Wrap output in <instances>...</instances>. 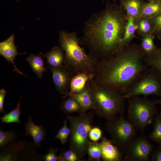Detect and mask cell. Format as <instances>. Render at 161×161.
I'll return each instance as SVG.
<instances>
[{"label":"cell","mask_w":161,"mask_h":161,"mask_svg":"<svg viewBox=\"0 0 161 161\" xmlns=\"http://www.w3.org/2000/svg\"><path fill=\"white\" fill-rule=\"evenodd\" d=\"M127 21L125 10L116 2L91 16L85 23L81 43L99 61L109 59L124 47L122 43Z\"/></svg>","instance_id":"1"},{"label":"cell","mask_w":161,"mask_h":161,"mask_svg":"<svg viewBox=\"0 0 161 161\" xmlns=\"http://www.w3.org/2000/svg\"><path fill=\"white\" fill-rule=\"evenodd\" d=\"M145 56L139 45H126L112 58L99 61L93 80L98 85L114 88L124 95L148 67L144 62Z\"/></svg>","instance_id":"2"},{"label":"cell","mask_w":161,"mask_h":161,"mask_svg":"<svg viewBox=\"0 0 161 161\" xmlns=\"http://www.w3.org/2000/svg\"><path fill=\"white\" fill-rule=\"evenodd\" d=\"M59 34L60 46L65 54L64 64L75 75L85 73L95 75L99 61L80 46V40L76 32L61 30Z\"/></svg>","instance_id":"3"},{"label":"cell","mask_w":161,"mask_h":161,"mask_svg":"<svg viewBox=\"0 0 161 161\" xmlns=\"http://www.w3.org/2000/svg\"><path fill=\"white\" fill-rule=\"evenodd\" d=\"M88 82L93 103V110L97 115L109 121L124 113L126 98L123 94L114 88L98 85L93 79Z\"/></svg>","instance_id":"4"},{"label":"cell","mask_w":161,"mask_h":161,"mask_svg":"<svg viewBox=\"0 0 161 161\" xmlns=\"http://www.w3.org/2000/svg\"><path fill=\"white\" fill-rule=\"evenodd\" d=\"M94 113L92 112L79 113L76 116H67L71 130L69 147L81 159L84 157L91 141L89 139V133L92 128Z\"/></svg>","instance_id":"5"},{"label":"cell","mask_w":161,"mask_h":161,"mask_svg":"<svg viewBox=\"0 0 161 161\" xmlns=\"http://www.w3.org/2000/svg\"><path fill=\"white\" fill-rule=\"evenodd\" d=\"M128 120L136 130L143 133L145 128L154 121L157 114L154 101L146 97L134 96L128 99Z\"/></svg>","instance_id":"6"},{"label":"cell","mask_w":161,"mask_h":161,"mask_svg":"<svg viewBox=\"0 0 161 161\" xmlns=\"http://www.w3.org/2000/svg\"><path fill=\"white\" fill-rule=\"evenodd\" d=\"M151 95L161 97V76L153 67L148 66L137 76L124 96L128 99Z\"/></svg>","instance_id":"7"},{"label":"cell","mask_w":161,"mask_h":161,"mask_svg":"<svg viewBox=\"0 0 161 161\" xmlns=\"http://www.w3.org/2000/svg\"><path fill=\"white\" fill-rule=\"evenodd\" d=\"M105 128L111 141L123 152L136 134V130L129 120L125 119L123 113L107 121Z\"/></svg>","instance_id":"8"},{"label":"cell","mask_w":161,"mask_h":161,"mask_svg":"<svg viewBox=\"0 0 161 161\" xmlns=\"http://www.w3.org/2000/svg\"><path fill=\"white\" fill-rule=\"evenodd\" d=\"M153 147L146 137L140 136L135 138L124 153V161H148Z\"/></svg>","instance_id":"9"},{"label":"cell","mask_w":161,"mask_h":161,"mask_svg":"<svg viewBox=\"0 0 161 161\" xmlns=\"http://www.w3.org/2000/svg\"><path fill=\"white\" fill-rule=\"evenodd\" d=\"M49 69L56 90L61 95H66L69 92L71 80L76 75L65 64Z\"/></svg>","instance_id":"10"},{"label":"cell","mask_w":161,"mask_h":161,"mask_svg":"<svg viewBox=\"0 0 161 161\" xmlns=\"http://www.w3.org/2000/svg\"><path fill=\"white\" fill-rule=\"evenodd\" d=\"M17 48V47L14 43V35L12 34L7 39L0 42V55L4 57L9 63L10 62L13 64V71L27 76L18 69L14 63V60L18 55L25 54V53L18 52Z\"/></svg>","instance_id":"11"},{"label":"cell","mask_w":161,"mask_h":161,"mask_svg":"<svg viewBox=\"0 0 161 161\" xmlns=\"http://www.w3.org/2000/svg\"><path fill=\"white\" fill-rule=\"evenodd\" d=\"M101 152V158L104 161H122L123 152L121 151L111 140L102 137L99 143Z\"/></svg>","instance_id":"12"},{"label":"cell","mask_w":161,"mask_h":161,"mask_svg":"<svg viewBox=\"0 0 161 161\" xmlns=\"http://www.w3.org/2000/svg\"><path fill=\"white\" fill-rule=\"evenodd\" d=\"M69 96H71L77 101L81 107L83 113L86 112L90 109L93 110V103L88 81L82 90Z\"/></svg>","instance_id":"13"},{"label":"cell","mask_w":161,"mask_h":161,"mask_svg":"<svg viewBox=\"0 0 161 161\" xmlns=\"http://www.w3.org/2000/svg\"><path fill=\"white\" fill-rule=\"evenodd\" d=\"M144 0H120L119 4L125 10L127 17L137 21L140 17Z\"/></svg>","instance_id":"14"},{"label":"cell","mask_w":161,"mask_h":161,"mask_svg":"<svg viewBox=\"0 0 161 161\" xmlns=\"http://www.w3.org/2000/svg\"><path fill=\"white\" fill-rule=\"evenodd\" d=\"M47 59V67L49 68L58 67L64 64L65 54L64 50L60 46L53 47L50 51L43 55Z\"/></svg>","instance_id":"15"},{"label":"cell","mask_w":161,"mask_h":161,"mask_svg":"<svg viewBox=\"0 0 161 161\" xmlns=\"http://www.w3.org/2000/svg\"><path fill=\"white\" fill-rule=\"evenodd\" d=\"M26 135H30L33 139L34 145L41 147V142L44 139L46 131L42 125L37 126L33 122L32 117H29V120L25 124Z\"/></svg>","instance_id":"16"},{"label":"cell","mask_w":161,"mask_h":161,"mask_svg":"<svg viewBox=\"0 0 161 161\" xmlns=\"http://www.w3.org/2000/svg\"><path fill=\"white\" fill-rule=\"evenodd\" d=\"M94 76V74L85 73H81L75 75L71 81L69 92L67 94L62 97V99L82 90L88 81L93 79Z\"/></svg>","instance_id":"17"},{"label":"cell","mask_w":161,"mask_h":161,"mask_svg":"<svg viewBox=\"0 0 161 161\" xmlns=\"http://www.w3.org/2000/svg\"><path fill=\"white\" fill-rule=\"evenodd\" d=\"M42 54L41 52L37 55L31 54L26 58L33 72L39 78H41L43 74L47 71V68L44 66Z\"/></svg>","instance_id":"18"},{"label":"cell","mask_w":161,"mask_h":161,"mask_svg":"<svg viewBox=\"0 0 161 161\" xmlns=\"http://www.w3.org/2000/svg\"><path fill=\"white\" fill-rule=\"evenodd\" d=\"M137 29V21L131 17H128L124 33L122 39L123 47L129 44L132 40L137 37L135 35Z\"/></svg>","instance_id":"19"},{"label":"cell","mask_w":161,"mask_h":161,"mask_svg":"<svg viewBox=\"0 0 161 161\" xmlns=\"http://www.w3.org/2000/svg\"><path fill=\"white\" fill-rule=\"evenodd\" d=\"M63 99V100L61 103L60 108L65 114L83 113L78 103L71 96H69Z\"/></svg>","instance_id":"20"},{"label":"cell","mask_w":161,"mask_h":161,"mask_svg":"<svg viewBox=\"0 0 161 161\" xmlns=\"http://www.w3.org/2000/svg\"><path fill=\"white\" fill-rule=\"evenodd\" d=\"M137 24L136 32L139 36L143 37L150 34H154V27L151 19L141 17L137 21Z\"/></svg>","instance_id":"21"},{"label":"cell","mask_w":161,"mask_h":161,"mask_svg":"<svg viewBox=\"0 0 161 161\" xmlns=\"http://www.w3.org/2000/svg\"><path fill=\"white\" fill-rule=\"evenodd\" d=\"M160 13L161 2L157 1L146 2L143 7L141 17L151 19Z\"/></svg>","instance_id":"22"},{"label":"cell","mask_w":161,"mask_h":161,"mask_svg":"<svg viewBox=\"0 0 161 161\" xmlns=\"http://www.w3.org/2000/svg\"><path fill=\"white\" fill-rule=\"evenodd\" d=\"M154 35L150 34L143 37L140 47L145 56H149L154 53L158 47L154 42Z\"/></svg>","instance_id":"23"},{"label":"cell","mask_w":161,"mask_h":161,"mask_svg":"<svg viewBox=\"0 0 161 161\" xmlns=\"http://www.w3.org/2000/svg\"><path fill=\"white\" fill-rule=\"evenodd\" d=\"M144 61L148 66L153 67L161 76V48H158L152 55L145 56Z\"/></svg>","instance_id":"24"},{"label":"cell","mask_w":161,"mask_h":161,"mask_svg":"<svg viewBox=\"0 0 161 161\" xmlns=\"http://www.w3.org/2000/svg\"><path fill=\"white\" fill-rule=\"evenodd\" d=\"M21 97V96L16 107L15 109L0 117L1 123H21L19 116L21 114L20 107Z\"/></svg>","instance_id":"25"},{"label":"cell","mask_w":161,"mask_h":161,"mask_svg":"<svg viewBox=\"0 0 161 161\" xmlns=\"http://www.w3.org/2000/svg\"><path fill=\"white\" fill-rule=\"evenodd\" d=\"M154 121L153 129L149 138L161 146V117L159 114L156 116Z\"/></svg>","instance_id":"26"},{"label":"cell","mask_w":161,"mask_h":161,"mask_svg":"<svg viewBox=\"0 0 161 161\" xmlns=\"http://www.w3.org/2000/svg\"><path fill=\"white\" fill-rule=\"evenodd\" d=\"M89 161H99L101 158V152L99 143L91 142L88 147L87 152Z\"/></svg>","instance_id":"27"},{"label":"cell","mask_w":161,"mask_h":161,"mask_svg":"<svg viewBox=\"0 0 161 161\" xmlns=\"http://www.w3.org/2000/svg\"><path fill=\"white\" fill-rule=\"evenodd\" d=\"M68 120L67 119L64 120V126L58 130L55 137V139L59 140L63 145H65L71 133L70 128L67 126Z\"/></svg>","instance_id":"28"},{"label":"cell","mask_w":161,"mask_h":161,"mask_svg":"<svg viewBox=\"0 0 161 161\" xmlns=\"http://www.w3.org/2000/svg\"><path fill=\"white\" fill-rule=\"evenodd\" d=\"M17 136L14 131H0V146L2 147L14 141Z\"/></svg>","instance_id":"29"},{"label":"cell","mask_w":161,"mask_h":161,"mask_svg":"<svg viewBox=\"0 0 161 161\" xmlns=\"http://www.w3.org/2000/svg\"><path fill=\"white\" fill-rule=\"evenodd\" d=\"M60 161H80L81 159L72 149L64 151L59 155Z\"/></svg>","instance_id":"30"},{"label":"cell","mask_w":161,"mask_h":161,"mask_svg":"<svg viewBox=\"0 0 161 161\" xmlns=\"http://www.w3.org/2000/svg\"><path fill=\"white\" fill-rule=\"evenodd\" d=\"M102 131L100 128L97 127L92 128L89 133V138L93 142H97L102 138Z\"/></svg>","instance_id":"31"},{"label":"cell","mask_w":161,"mask_h":161,"mask_svg":"<svg viewBox=\"0 0 161 161\" xmlns=\"http://www.w3.org/2000/svg\"><path fill=\"white\" fill-rule=\"evenodd\" d=\"M151 20L154 27V35L157 37L161 34V13Z\"/></svg>","instance_id":"32"},{"label":"cell","mask_w":161,"mask_h":161,"mask_svg":"<svg viewBox=\"0 0 161 161\" xmlns=\"http://www.w3.org/2000/svg\"><path fill=\"white\" fill-rule=\"evenodd\" d=\"M57 151V148H51L48 153L43 157V160L45 161H60L59 156L56 154Z\"/></svg>","instance_id":"33"},{"label":"cell","mask_w":161,"mask_h":161,"mask_svg":"<svg viewBox=\"0 0 161 161\" xmlns=\"http://www.w3.org/2000/svg\"><path fill=\"white\" fill-rule=\"evenodd\" d=\"M152 152L150 160L152 161H161V146Z\"/></svg>","instance_id":"34"},{"label":"cell","mask_w":161,"mask_h":161,"mask_svg":"<svg viewBox=\"0 0 161 161\" xmlns=\"http://www.w3.org/2000/svg\"><path fill=\"white\" fill-rule=\"evenodd\" d=\"M7 94L6 90L2 88L0 90V112L5 113L3 108L4 98Z\"/></svg>","instance_id":"35"},{"label":"cell","mask_w":161,"mask_h":161,"mask_svg":"<svg viewBox=\"0 0 161 161\" xmlns=\"http://www.w3.org/2000/svg\"><path fill=\"white\" fill-rule=\"evenodd\" d=\"M154 102L156 105H161V97L159 99L154 100Z\"/></svg>","instance_id":"36"},{"label":"cell","mask_w":161,"mask_h":161,"mask_svg":"<svg viewBox=\"0 0 161 161\" xmlns=\"http://www.w3.org/2000/svg\"><path fill=\"white\" fill-rule=\"evenodd\" d=\"M148 2H150L152 1H157L161 2V0H147Z\"/></svg>","instance_id":"37"},{"label":"cell","mask_w":161,"mask_h":161,"mask_svg":"<svg viewBox=\"0 0 161 161\" xmlns=\"http://www.w3.org/2000/svg\"><path fill=\"white\" fill-rule=\"evenodd\" d=\"M161 41V34L157 37Z\"/></svg>","instance_id":"38"},{"label":"cell","mask_w":161,"mask_h":161,"mask_svg":"<svg viewBox=\"0 0 161 161\" xmlns=\"http://www.w3.org/2000/svg\"><path fill=\"white\" fill-rule=\"evenodd\" d=\"M160 117H161V113L159 114Z\"/></svg>","instance_id":"39"},{"label":"cell","mask_w":161,"mask_h":161,"mask_svg":"<svg viewBox=\"0 0 161 161\" xmlns=\"http://www.w3.org/2000/svg\"><path fill=\"white\" fill-rule=\"evenodd\" d=\"M113 1H115V0H113Z\"/></svg>","instance_id":"40"}]
</instances>
